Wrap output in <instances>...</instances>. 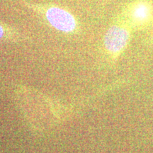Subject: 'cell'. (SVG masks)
<instances>
[{
  "instance_id": "cell-1",
  "label": "cell",
  "mask_w": 153,
  "mask_h": 153,
  "mask_svg": "<svg viewBox=\"0 0 153 153\" xmlns=\"http://www.w3.org/2000/svg\"><path fill=\"white\" fill-rule=\"evenodd\" d=\"M22 2L28 9L43 17L56 30L64 33H71L76 28L77 22L70 11L62 7L51 4L33 3L22 0Z\"/></svg>"
},
{
  "instance_id": "cell-4",
  "label": "cell",
  "mask_w": 153,
  "mask_h": 153,
  "mask_svg": "<svg viewBox=\"0 0 153 153\" xmlns=\"http://www.w3.org/2000/svg\"><path fill=\"white\" fill-rule=\"evenodd\" d=\"M4 35V28L0 24V38H2Z\"/></svg>"
},
{
  "instance_id": "cell-3",
  "label": "cell",
  "mask_w": 153,
  "mask_h": 153,
  "mask_svg": "<svg viewBox=\"0 0 153 153\" xmlns=\"http://www.w3.org/2000/svg\"><path fill=\"white\" fill-rule=\"evenodd\" d=\"M125 16L133 27L145 28L152 22L153 7L147 0H138L129 5Z\"/></svg>"
},
{
  "instance_id": "cell-2",
  "label": "cell",
  "mask_w": 153,
  "mask_h": 153,
  "mask_svg": "<svg viewBox=\"0 0 153 153\" xmlns=\"http://www.w3.org/2000/svg\"><path fill=\"white\" fill-rule=\"evenodd\" d=\"M131 37V32L124 24H114L108 28L104 36V43L108 53L117 57L124 51Z\"/></svg>"
}]
</instances>
